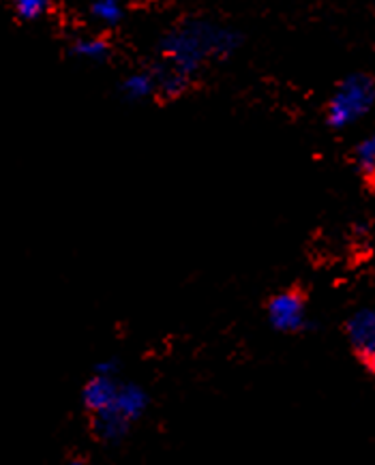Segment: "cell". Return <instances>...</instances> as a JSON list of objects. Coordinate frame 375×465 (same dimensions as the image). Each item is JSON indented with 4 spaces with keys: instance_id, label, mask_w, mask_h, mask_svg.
Wrapping results in <instances>:
<instances>
[{
    "instance_id": "52a82bcc",
    "label": "cell",
    "mask_w": 375,
    "mask_h": 465,
    "mask_svg": "<svg viewBox=\"0 0 375 465\" xmlns=\"http://www.w3.org/2000/svg\"><path fill=\"white\" fill-rule=\"evenodd\" d=\"M110 408H114L118 414L135 425L148 410V392L133 381H121V389Z\"/></svg>"
},
{
    "instance_id": "ba28073f",
    "label": "cell",
    "mask_w": 375,
    "mask_h": 465,
    "mask_svg": "<svg viewBox=\"0 0 375 465\" xmlns=\"http://www.w3.org/2000/svg\"><path fill=\"white\" fill-rule=\"evenodd\" d=\"M154 74H157V94L165 101L181 99L192 86V75L183 74V71L170 67L165 63L154 69Z\"/></svg>"
},
{
    "instance_id": "9c48e42d",
    "label": "cell",
    "mask_w": 375,
    "mask_h": 465,
    "mask_svg": "<svg viewBox=\"0 0 375 465\" xmlns=\"http://www.w3.org/2000/svg\"><path fill=\"white\" fill-rule=\"evenodd\" d=\"M121 93L127 101H144L157 94V74L153 71H135L121 84Z\"/></svg>"
},
{
    "instance_id": "7a4b0ae2",
    "label": "cell",
    "mask_w": 375,
    "mask_h": 465,
    "mask_svg": "<svg viewBox=\"0 0 375 465\" xmlns=\"http://www.w3.org/2000/svg\"><path fill=\"white\" fill-rule=\"evenodd\" d=\"M375 104V82L365 74H352L339 82L326 105V123L332 129H348L371 112Z\"/></svg>"
},
{
    "instance_id": "277c9868",
    "label": "cell",
    "mask_w": 375,
    "mask_h": 465,
    "mask_svg": "<svg viewBox=\"0 0 375 465\" xmlns=\"http://www.w3.org/2000/svg\"><path fill=\"white\" fill-rule=\"evenodd\" d=\"M345 337L356 361L375 378V309L365 307L345 322Z\"/></svg>"
},
{
    "instance_id": "8992f818",
    "label": "cell",
    "mask_w": 375,
    "mask_h": 465,
    "mask_svg": "<svg viewBox=\"0 0 375 465\" xmlns=\"http://www.w3.org/2000/svg\"><path fill=\"white\" fill-rule=\"evenodd\" d=\"M93 433L101 444H121L127 438L133 422H129L124 416L116 412L114 408H105L101 412L93 414Z\"/></svg>"
},
{
    "instance_id": "6da1fadb",
    "label": "cell",
    "mask_w": 375,
    "mask_h": 465,
    "mask_svg": "<svg viewBox=\"0 0 375 465\" xmlns=\"http://www.w3.org/2000/svg\"><path fill=\"white\" fill-rule=\"evenodd\" d=\"M241 47V35L206 20H187L172 28L159 41L165 64L195 75L211 61H225Z\"/></svg>"
},
{
    "instance_id": "4fadbf2b",
    "label": "cell",
    "mask_w": 375,
    "mask_h": 465,
    "mask_svg": "<svg viewBox=\"0 0 375 465\" xmlns=\"http://www.w3.org/2000/svg\"><path fill=\"white\" fill-rule=\"evenodd\" d=\"M11 7L22 22H35L47 14L50 0H11Z\"/></svg>"
},
{
    "instance_id": "8fae6325",
    "label": "cell",
    "mask_w": 375,
    "mask_h": 465,
    "mask_svg": "<svg viewBox=\"0 0 375 465\" xmlns=\"http://www.w3.org/2000/svg\"><path fill=\"white\" fill-rule=\"evenodd\" d=\"M71 54L75 58H82V61L99 63L105 61L107 54H110V44L104 37H84L77 39L74 45H71Z\"/></svg>"
},
{
    "instance_id": "30bf717a",
    "label": "cell",
    "mask_w": 375,
    "mask_h": 465,
    "mask_svg": "<svg viewBox=\"0 0 375 465\" xmlns=\"http://www.w3.org/2000/svg\"><path fill=\"white\" fill-rule=\"evenodd\" d=\"M354 163L367 183H375V135L360 140L354 148Z\"/></svg>"
},
{
    "instance_id": "7c38bea8",
    "label": "cell",
    "mask_w": 375,
    "mask_h": 465,
    "mask_svg": "<svg viewBox=\"0 0 375 465\" xmlns=\"http://www.w3.org/2000/svg\"><path fill=\"white\" fill-rule=\"evenodd\" d=\"M91 15L93 20L105 24V26H116L124 17L123 0H93Z\"/></svg>"
},
{
    "instance_id": "3957f363",
    "label": "cell",
    "mask_w": 375,
    "mask_h": 465,
    "mask_svg": "<svg viewBox=\"0 0 375 465\" xmlns=\"http://www.w3.org/2000/svg\"><path fill=\"white\" fill-rule=\"evenodd\" d=\"M266 320L272 331L281 335H296L309 326L307 296L301 288H285L266 302Z\"/></svg>"
},
{
    "instance_id": "5b68a950",
    "label": "cell",
    "mask_w": 375,
    "mask_h": 465,
    "mask_svg": "<svg viewBox=\"0 0 375 465\" xmlns=\"http://www.w3.org/2000/svg\"><path fill=\"white\" fill-rule=\"evenodd\" d=\"M118 389H121V381L114 375L93 373L91 380L84 384V389H82V403H84V408L91 414L101 412V410L110 408L114 403Z\"/></svg>"
},
{
    "instance_id": "5bb4252c",
    "label": "cell",
    "mask_w": 375,
    "mask_h": 465,
    "mask_svg": "<svg viewBox=\"0 0 375 465\" xmlns=\"http://www.w3.org/2000/svg\"><path fill=\"white\" fill-rule=\"evenodd\" d=\"M118 371H121V362H118L116 359H105V361H101V362H97V365H94V369H93V373H101V375H118Z\"/></svg>"
}]
</instances>
